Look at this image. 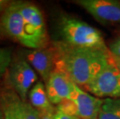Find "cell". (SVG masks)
Segmentation results:
<instances>
[{"label":"cell","instance_id":"6da1fadb","mask_svg":"<svg viewBox=\"0 0 120 119\" xmlns=\"http://www.w3.org/2000/svg\"><path fill=\"white\" fill-rule=\"evenodd\" d=\"M0 32L31 50L45 48L48 40L41 11L28 2L9 4L0 16Z\"/></svg>","mask_w":120,"mask_h":119},{"label":"cell","instance_id":"7a4b0ae2","mask_svg":"<svg viewBox=\"0 0 120 119\" xmlns=\"http://www.w3.org/2000/svg\"><path fill=\"white\" fill-rule=\"evenodd\" d=\"M56 67L65 72L78 86H85L100 73L112 57L109 49L78 47L57 42Z\"/></svg>","mask_w":120,"mask_h":119},{"label":"cell","instance_id":"3957f363","mask_svg":"<svg viewBox=\"0 0 120 119\" xmlns=\"http://www.w3.org/2000/svg\"><path fill=\"white\" fill-rule=\"evenodd\" d=\"M59 31L65 43L78 47L108 49L98 29L81 20L71 16H62Z\"/></svg>","mask_w":120,"mask_h":119},{"label":"cell","instance_id":"277c9868","mask_svg":"<svg viewBox=\"0 0 120 119\" xmlns=\"http://www.w3.org/2000/svg\"><path fill=\"white\" fill-rule=\"evenodd\" d=\"M85 89L97 97H120V70L112 56L109 64L90 82Z\"/></svg>","mask_w":120,"mask_h":119},{"label":"cell","instance_id":"5b68a950","mask_svg":"<svg viewBox=\"0 0 120 119\" xmlns=\"http://www.w3.org/2000/svg\"><path fill=\"white\" fill-rule=\"evenodd\" d=\"M0 108L5 119H40V112L23 101L14 90L0 93Z\"/></svg>","mask_w":120,"mask_h":119},{"label":"cell","instance_id":"8992f818","mask_svg":"<svg viewBox=\"0 0 120 119\" xmlns=\"http://www.w3.org/2000/svg\"><path fill=\"white\" fill-rule=\"evenodd\" d=\"M37 80L34 70L23 57L12 61L9 69V81L22 100L26 101L28 90Z\"/></svg>","mask_w":120,"mask_h":119},{"label":"cell","instance_id":"52a82bcc","mask_svg":"<svg viewBox=\"0 0 120 119\" xmlns=\"http://www.w3.org/2000/svg\"><path fill=\"white\" fill-rule=\"evenodd\" d=\"M75 3L101 23L120 24V2L115 0H78Z\"/></svg>","mask_w":120,"mask_h":119},{"label":"cell","instance_id":"ba28073f","mask_svg":"<svg viewBox=\"0 0 120 119\" xmlns=\"http://www.w3.org/2000/svg\"><path fill=\"white\" fill-rule=\"evenodd\" d=\"M46 83L50 103L57 105L64 100L70 99L75 84L67 73L57 68L53 70Z\"/></svg>","mask_w":120,"mask_h":119},{"label":"cell","instance_id":"9c48e42d","mask_svg":"<svg viewBox=\"0 0 120 119\" xmlns=\"http://www.w3.org/2000/svg\"><path fill=\"white\" fill-rule=\"evenodd\" d=\"M22 54L25 60L39 73L43 80L47 83L56 67L57 52L55 48L27 50H24Z\"/></svg>","mask_w":120,"mask_h":119},{"label":"cell","instance_id":"30bf717a","mask_svg":"<svg viewBox=\"0 0 120 119\" xmlns=\"http://www.w3.org/2000/svg\"><path fill=\"white\" fill-rule=\"evenodd\" d=\"M70 99L75 103L80 119H98L104 99L91 95L77 84H75Z\"/></svg>","mask_w":120,"mask_h":119},{"label":"cell","instance_id":"8fae6325","mask_svg":"<svg viewBox=\"0 0 120 119\" xmlns=\"http://www.w3.org/2000/svg\"><path fill=\"white\" fill-rule=\"evenodd\" d=\"M30 104L40 112L54 111L52 104L48 98L44 84L39 81L33 87L30 92Z\"/></svg>","mask_w":120,"mask_h":119},{"label":"cell","instance_id":"7c38bea8","mask_svg":"<svg viewBox=\"0 0 120 119\" xmlns=\"http://www.w3.org/2000/svg\"><path fill=\"white\" fill-rule=\"evenodd\" d=\"M98 119H120V97L105 98Z\"/></svg>","mask_w":120,"mask_h":119},{"label":"cell","instance_id":"4fadbf2b","mask_svg":"<svg viewBox=\"0 0 120 119\" xmlns=\"http://www.w3.org/2000/svg\"><path fill=\"white\" fill-rule=\"evenodd\" d=\"M12 61L11 50L7 48H0V76L6 72Z\"/></svg>","mask_w":120,"mask_h":119},{"label":"cell","instance_id":"5bb4252c","mask_svg":"<svg viewBox=\"0 0 120 119\" xmlns=\"http://www.w3.org/2000/svg\"><path fill=\"white\" fill-rule=\"evenodd\" d=\"M57 110H59L62 112L68 114L70 115L77 116V108L75 105V103L73 102L71 99H67L62 101L57 105Z\"/></svg>","mask_w":120,"mask_h":119},{"label":"cell","instance_id":"9a60e30c","mask_svg":"<svg viewBox=\"0 0 120 119\" xmlns=\"http://www.w3.org/2000/svg\"><path fill=\"white\" fill-rule=\"evenodd\" d=\"M109 52L113 57H120V37L116 39L109 48Z\"/></svg>","mask_w":120,"mask_h":119},{"label":"cell","instance_id":"2e32d148","mask_svg":"<svg viewBox=\"0 0 120 119\" xmlns=\"http://www.w3.org/2000/svg\"><path fill=\"white\" fill-rule=\"evenodd\" d=\"M53 119H80L77 116L70 115L65 114L59 110L56 109L55 112L53 114Z\"/></svg>","mask_w":120,"mask_h":119},{"label":"cell","instance_id":"e0dca14e","mask_svg":"<svg viewBox=\"0 0 120 119\" xmlns=\"http://www.w3.org/2000/svg\"><path fill=\"white\" fill-rule=\"evenodd\" d=\"M55 111L40 112V119H53V114Z\"/></svg>","mask_w":120,"mask_h":119},{"label":"cell","instance_id":"ac0fdd59","mask_svg":"<svg viewBox=\"0 0 120 119\" xmlns=\"http://www.w3.org/2000/svg\"><path fill=\"white\" fill-rule=\"evenodd\" d=\"M9 2L7 1H0V15L2 14V12L6 9V7L9 6Z\"/></svg>","mask_w":120,"mask_h":119},{"label":"cell","instance_id":"d6986e66","mask_svg":"<svg viewBox=\"0 0 120 119\" xmlns=\"http://www.w3.org/2000/svg\"><path fill=\"white\" fill-rule=\"evenodd\" d=\"M113 57V56H112ZM113 59L116 62V64L117 65V67H119V69L120 70V57H113Z\"/></svg>","mask_w":120,"mask_h":119},{"label":"cell","instance_id":"ffe728a7","mask_svg":"<svg viewBox=\"0 0 120 119\" xmlns=\"http://www.w3.org/2000/svg\"><path fill=\"white\" fill-rule=\"evenodd\" d=\"M0 119H5L4 118V115H3V113H2V111L0 108Z\"/></svg>","mask_w":120,"mask_h":119}]
</instances>
